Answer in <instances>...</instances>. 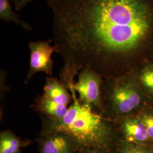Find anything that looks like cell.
Masks as SVG:
<instances>
[{
  "label": "cell",
  "instance_id": "1",
  "mask_svg": "<svg viewBox=\"0 0 153 153\" xmlns=\"http://www.w3.org/2000/svg\"><path fill=\"white\" fill-rule=\"evenodd\" d=\"M61 71L104 79L138 71L153 53V0H48Z\"/></svg>",
  "mask_w": 153,
  "mask_h": 153
},
{
  "label": "cell",
  "instance_id": "2",
  "mask_svg": "<svg viewBox=\"0 0 153 153\" xmlns=\"http://www.w3.org/2000/svg\"><path fill=\"white\" fill-rule=\"evenodd\" d=\"M69 90L73 102L67 114L58 120L42 116L40 134L61 131L73 138L80 148H103L113 152L122 139L117 124L100 114L93 105L79 101L72 88Z\"/></svg>",
  "mask_w": 153,
  "mask_h": 153
},
{
  "label": "cell",
  "instance_id": "3",
  "mask_svg": "<svg viewBox=\"0 0 153 153\" xmlns=\"http://www.w3.org/2000/svg\"><path fill=\"white\" fill-rule=\"evenodd\" d=\"M137 71L103 79L101 114L116 124L153 104L139 86Z\"/></svg>",
  "mask_w": 153,
  "mask_h": 153
},
{
  "label": "cell",
  "instance_id": "4",
  "mask_svg": "<svg viewBox=\"0 0 153 153\" xmlns=\"http://www.w3.org/2000/svg\"><path fill=\"white\" fill-rule=\"evenodd\" d=\"M103 79L91 68H83L78 74L77 82L71 88L78 94L79 101L93 105L100 114L102 110V86Z\"/></svg>",
  "mask_w": 153,
  "mask_h": 153
},
{
  "label": "cell",
  "instance_id": "5",
  "mask_svg": "<svg viewBox=\"0 0 153 153\" xmlns=\"http://www.w3.org/2000/svg\"><path fill=\"white\" fill-rule=\"evenodd\" d=\"M52 40L30 42L28 47L30 52V68L25 83H27L35 74L44 72L52 76L53 69V61L52 56L56 52L55 46L51 45Z\"/></svg>",
  "mask_w": 153,
  "mask_h": 153
},
{
  "label": "cell",
  "instance_id": "6",
  "mask_svg": "<svg viewBox=\"0 0 153 153\" xmlns=\"http://www.w3.org/2000/svg\"><path fill=\"white\" fill-rule=\"evenodd\" d=\"M38 153H77L79 145L65 133L56 131L39 134Z\"/></svg>",
  "mask_w": 153,
  "mask_h": 153
},
{
  "label": "cell",
  "instance_id": "7",
  "mask_svg": "<svg viewBox=\"0 0 153 153\" xmlns=\"http://www.w3.org/2000/svg\"><path fill=\"white\" fill-rule=\"evenodd\" d=\"M117 126L122 140L137 145L153 146L145 126L137 115L126 117Z\"/></svg>",
  "mask_w": 153,
  "mask_h": 153
},
{
  "label": "cell",
  "instance_id": "8",
  "mask_svg": "<svg viewBox=\"0 0 153 153\" xmlns=\"http://www.w3.org/2000/svg\"><path fill=\"white\" fill-rule=\"evenodd\" d=\"M43 90L45 97L59 104L68 106L73 102L69 89L60 79L53 76L46 77Z\"/></svg>",
  "mask_w": 153,
  "mask_h": 153
},
{
  "label": "cell",
  "instance_id": "9",
  "mask_svg": "<svg viewBox=\"0 0 153 153\" xmlns=\"http://www.w3.org/2000/svg\"><path fill=\"white\" fill-rule=\"evenodd\" d=\"M33 108L49 119L58 120L62 119L68 112L67 106L59 104L45 97L39 95L35 99Z\"/></svg>",
  "mask_w": 153,
  "mask_h": 153
},
{
  "label": "cell",
  "instance_id": "10",
  "mask_svg": "<svg viewBox=\"0 0 153 153\" xmlns=\"http://www.w3.org/2000/svg\"><path fill=\"white\" fill-rule=\"evenodd\" d=\"M33 142L29 140H22L10 130H5L0 133V153H22V149Z\"/></svg>",
  "mask_w": 153,
  "mask_h": 153
},
{
  "label": "cell",
  "instance_id": "11",
  "mask_svg": "<svg viewBox=\"0 0 153 153\" xmlns=\"http://www.w3.org/2000/svg\"><path fill=\"white\" fill-rule=\"evenodd\" d=\"M137 79L143 93L153 103V65H146L138 70Z\"/></svg>",
  "mask_w": 153,
  "mask_h": 153
},
{
  "label": "cell",
  "instance_id": "12",
  "mask_svg": "<svg viewBox=\"0 0 153 153\" xmlns=\"http://www.w3.org/2000/svg\"><path fill=\"white\" fill-rule=\"evenodd\" d=\"M10 1L11 0H0V19L3 21L14 22L27 31H32L31 26L21 20L19 16L13 10Z\"/></svg>",
  "mask_w": 153,
  "mask_h": 153
},
{
  "label": "cell",
  "instance_id": "13",
  "mask_svg": "<svg viewBox=\"0 0 153 153\" xmlns=\"http://www.w3.org/2000/svg\"><path fill=\"white\" fill-rule=\"evenodd\" d=\"M113 153H153V146L137 145L121 139Z\"/></svg>",
  "mask_w": 153,
  "mask_h": 153
},
{
  "label": "cell",
  "instance_id": "14",
  "mask_svg": "<svg viewBox=\"0 0 153 153\" xmlns=\"http://www.w3.org/2000/svg\"><path fill=\"white\" fill-rule=\"evenodd\" d=\"M146 128L148 136L153 143V104L142 109L137 115Z\"/></svg>",
  "mask_w": 153,
  "mask_h": 153
},
{
  "label": "cell",
  "instance_id": "15",
  "mask_svg": "<svg viewBox=\"0 0 153 153\" xmlns=\"http://www.w3.org/2000/svg\"><path fill=\"white\" fill-rule=\"evenodd\" d=\"M77 153H113V152L103 148H81Z\"/></svg>",
  "mask_w": 153,
  "mask_h": 153
},
{
  "label": "cell",
  "instance_id": "16",
  "mask_svg": "<svg viewBox=\"0 0 153 153\" xmlns=\"http://www.w3.org/2000/svg\"><path fill=\"white\" fill-rule=\"evenodd\" d=\"M34 1L35 0H11L16 11L22 10L24 7Z\"/></svg>",
  "mask_w": 153,
  "mask_h": 153
},
{
  "label": "cell",
  "instance_id": "17",
  "mask_svg": "<svg viewBox=\"0 0 153 153\" xmlns=\"http://www.w3.org/2000/svg\"><path fill=\"white\" fill-rule=\"evenodd\" d=\"M146 65H153V53L152 55V56H151V57H150V59L149 63H148V64H146Z\"/></svg>",
  "mask_w": 153,
  "mask_h": 153
}]
</instances>
